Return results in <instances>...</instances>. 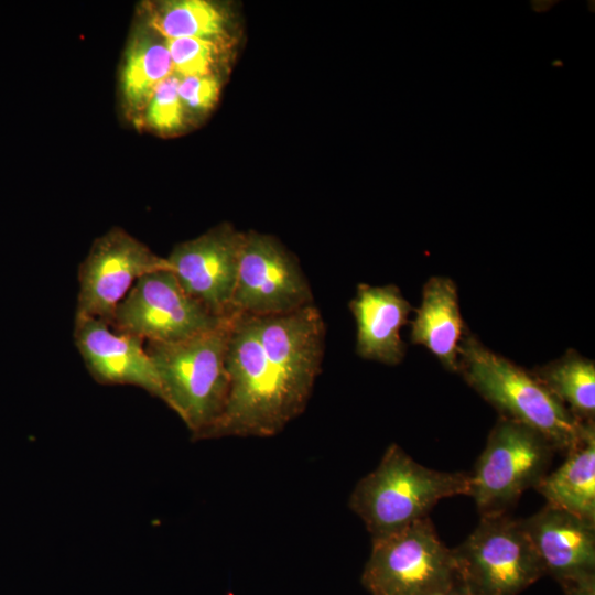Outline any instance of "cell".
Here are the masks:
<instances>
[{"label": "cell", "mask_w": 595, "mask_h": 595, "mask_svg": "<svg viewBox=\"0 0 595 595\" xmlns=\"http://www.w3.org/2000/svg\"><path fill=\"white\" fill-rule=\"evenodd\" d=\"M235 315L181 342H145L161 400L181 418L193 440H207L225 410L229 391L226 353Z\"/></svg>", "instance_id": "6da1fadb"}, {"label": "cell", "mask_w": 595, "mask_h": 595, "mask_svg": "<svg viewBox=\"0 0 595 595\" xmlns=\"http://www.w3.org/2000/svg\"><path fill=\"white\" fill-rule=\"evenodd\" d=\"M468 490L469 474L428 468L392 443L378 466L356 484L348 505L375 540L429 517L440 500Z\"/></svg>", "instance_id": "7a4b0ae2"}, {"label": "cell", "mask_w": 595, "mask_h": 595, "mask_svg": "<svg viewBox=\"0 0 595 595\" xmlns=\"http://www.w3.org/2000/svg\"><path fill=\"white\" fill-rule=\"evenodd\" d=\"M458 372L500 416L527 425L566 452L583 434L580 422L533 375L465 333L458 349Z\"/></svg>", "instance_id": "3957f363"}, {"label": "cell", "mask_w": 595, "mask_h": 595, "mask_svg": "<svg viewBox=\"0 0 595 595\" xmlns=\"http://www.w3.org/2000/svg\"><path fill=\"white\" fill-rule=\"evenodd\" d=\"M226 368L229 376L226 407L207 440L269 437L295 419L264 355L252 316L236 313L228 339Z\"/></svg>", "instance_id": "277c9868"}, {"label": "cell", "mask_w": 595, "mask_h": 595, "mask_svg": "<svg viewBox=\"0 0 595 595\" xmlns=\"http://www.w3.org/2000/svg\"><path fill=\"white\" fill-rule=\"evenodd\" d=\"M371 542L361 575L371 595H441L461 584L452 549L429 517Z\"/></svg>", "instance_id": "5b68a950"}, {"label": "cell", "mask_w": 595, "mask_h": 595, "mask_svg": "<svg viewBox=\"0 0 595 595\" xmlns=\"http://www.w3.org/2000/svg\"><path fill=\"white\" fill-rule=\"evenodd\" d=\"M452 554L472 595H518L545 574L521 519L507 513L483 516Z\"/></svg>", "instance_id": "8992f818"}, {"label": "cell", "mask_w": 595, "mask_h": 595, "mask_svg": "<svg viewBox=\"0 0 595 595\" xmlns=\"http://www.w3.org/2000/svg\"><path fill=\"white\" fill-rule=\"evenodd\" d=\"M555 451L541 433L500 416L469 474L468 495L482 517L507 513L548 474Z\"/></svg>", "instance_id": "52a82bcc"}, {"label": "cell", "mask_w": 595, "mask_h": 595, "mask_svg": "<svg viewBox=\"0 0 595 595\" xmlns=\"http://www.w3.org/2000/svg\"><path fill=\"white\" fill-rule=\"evenodd\" d=\"M227 317L213 315L190 296L172 270H159L132 285L117 305L110 327L144 342L176 343L210 331Z\"/></svg>", "instance_id": "ba28073f"}, {"label": "cell", "mask_w": 595, "mask_h": 595, "mask_svg": "<svg viewBox=\"0 0 595 595\" xmlns=\"http://www.w3.org/2000/svg\"><path fill=\"white\" fill-rule=\"evenodd\" d=\"M313 304L302 269L273 238L244 235L231 311L264 317L290 313Z\"/></svg>", "instance_id": "9c48e42d"}, {"label": "cell", "mask_w": 595, "mask_h": 595, "mask_svg": "<svg viewBox=\"0 0 595 595\" xmlns=\"http://www.w3.org/2000/svg\"><path fill=\"white\" fill-rule=\"evenodd\" d=\"M260 344L296 418L306 408L324 354L325 324L314 304L253 317Z\"/></svg>", "instance_id": "30bf717a"}, {"label": "cell", "mask_w": 595, "mask_h": 595, "mask_svg": "<svg viewBox=\"0 0 595 595\" xmlns=\"http://www.w3.org/2000/svg\"><path fill=\"white\" fill-rule=\"evenodd\" d=\"M172 270L166 258L156 256L144 244L115 228L98 238L78 268L79 290L75 315L111 324L115 310L143 275Z\"/></svg>", "instance_id": "8fae6325"}, {"label": "cell", "mask_w": 595, "mask_h": 595, "mask_svg": "<svg viewBox=\"0 0 595 595\" xmlns=\"http://www.w3.org/2000/svg\"><path fill=\"white\" fill-rule=\"evenodd\" d=\"M244 235L220 226L177 245L166 258L183 290L217 317L234 314Z\"/></svg>", "instance_id": "7c38bea8"}, {"label": "cell", "mask_w": 595, "mask_h": 595, "mask_svg": "<svg viewBox=\"0 0 595 595\" xmlns=\"http://www.w3.org/2000/svg\"><path fill=\"white\" fill-rule=\"evenodd\" d=\"M74 340L98 383L130 385L161 399L158 374L142 338L116 332L98 318L75 315Z\"/></svg>", "instance_id": "4fadbf2b"}, {"label": "cell", "mask_w": 595, "mask_h": 595, "mask_svg": "<svg viewBox=\"0 0 595 595\" xmlns=\"http://www.w3.org/2000/svg\"><path fill=\"white\" fill-rule=\"evenodd\" d=\"M521 522L545 574L560 584L595 577V522L548 504Z\"/></svg>", "instance_id": "5bb4252c"}, {"label": "cell", "mask_w": 595, "mask_h": 595, "mask_svg": "<svg viewBox=\"0 0 595 595\" xmlns=\"http://www.w3.org/2000/svg\"><path fill=\"white\" fill-rule=\"evenodd\" d=\"M349 309L357 324L356 351L364 359L398 365L405 355L400 329L414 309L393 284H359Z\"/></svg>", "instance_id": "9a60e30c"}, {"label": "cell", "mask_w": 595, "mask_h": 595, "mask_svg": "<svg viewBox=\"0 0 595 595\" xmlns=\"http://www.w3.org/2000/svg\"><path fill=\"white\" fill-rule=\"evenodd\" d=\"M411 322L410 340L428 348L452 372H458L459 344L467 332L457 288L445 277H431L422 289L421 304Z\"/></svg>", "instance_id": "2e32d148"}, {"label": "cell", "mask_w": 595, "mask_h": 595, "mask_svg": "<svg viewBox=\"0 0 595 595\" xmlns=\"http://www.w3.org/2000/svg\"><path fill=\"white\" fill-rule=\"evenodd\" d=\"M565 461L534 487L548 505L595 522V424L565 452Z\"/></svg>", "instance_id": "e0dca14e"}, {"label": "cell", "mask_w": 595, "mask_h": 595, "mask_svg": "<svg viewBox=\"0 0 595 595\" xmlns=\"http://www.w3.org/2000/svg\"><path fill=\"white\" fill-rule=\"evenodd\" d=\"M532 372L580 422H594L593 360L570 349L562 357L536 368Z\"/></svg>", "instance_id": "ac0fdd59"}, {"label": "cell", "mask_w": 595, "mask_h": 595, "mask_svg": "<svg viewBox=\"0 0 595 595\" xmlns=\"http://www.w3.org/2000/svg\"><path fill=\"white\" fill-rule=\"evenodd\" d=\"M149 30L131 41L121 69V91L133 108L144 107L154 88L174 73L165 40Z\"/></svg>", "instance_id": "d6986e66"}, {"label": "cell", "mask_w": 595, "mask_h": 595, "mask_svg": "<svg viewBox=\"0 0 595 595\" xmlns=\"http://www.w3.org/2000/svg\"><path fill=\"white\" fill-rule=\"evenodd\" d=\"M148 26L164 40L197 37L218 40L226 19L220 9L206 0H173L156 6Z\"/></svg>", "instance_id": "ffe728a7"}, {"label": "cell", "mask_w": 595, "mask_h": 595, "mask_svg": "<svg viewBox=\"0 0 595 595\" xmlns=\"http://www.w3.org/2000/svg\"><path fill=\"white\" fill-rule=\"evenodd\" d=\"M180 76L172 74L162 80L150 95L145 108V121L161 133H171L182 128L184 106L178 95Z\"/></svg>", "instance_id": "44dd1931"}, {"label": "cell", "mask_w": 595, "mask_h": 595, "mask_svg": "<svg viewBox=\"0 0 595 595\" xmlns=\"http://www.w3.org/2000/svg\"><path fill=\"white\" fill-rule=\"evenodd\" d=\"M174 74L180 77L212 74L218 57L215 40L182 37L165 40Z\"/></svg>", "instance_id": "7402d4cb"}, {"label": "cell", "mask_w": 595, "mask_h": 595, "mask_svg": "<svg viewBox=\"0 0 595 595\" xmlns=\"http://www.w3.org/2000/svg\"><path fill=\"white\" fill-rule=\"evenodd\" d=\"M178 95L185 110L206 111L219 96V82L213 74L180 77Z\"/></svg>", "instance_id": "603a6c76"}, {"label": "cell", "mask_w": 595, "mask_h": 595, "mask_svg": "<svg viewBox=\"0 0 595 595\" xmlns=\"http://www.w3.org/2000/svg\"><path fill=\"white\" fill-rule=\"evenodd\" d=\"M565 595H595V577L561 584Z\"/></svg>", "instance_id": "cb8c5ba5"}, {"label": "cell", "mask_w": 595, "mask_h": 595, "mask_svg": "<svg viewBox=\"0 0 595 595\" xmlns=\"http://www.w3.org/2000/svg\"><path fill=\"white\" fill-rule=\"evenodd\" d=\"M441 595H472V594L468 593V592L462 586V584H458V585H456L455 587H453L452 589H450V591H447L446 593L441 594Z\"/></svg>", "instance_id": "d4e9b609"}]
</instances>
